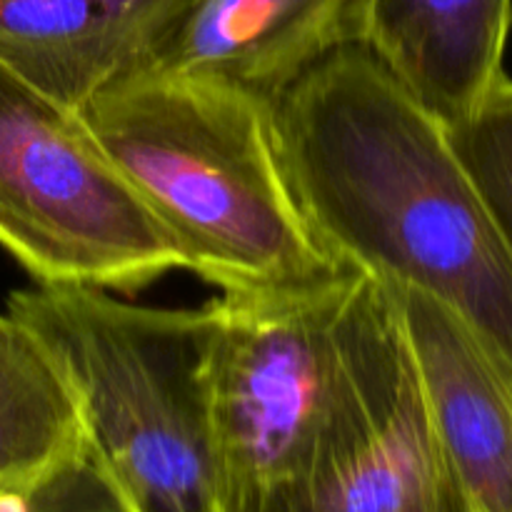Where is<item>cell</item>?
<instances>
[{
	"instance_id": "cell-9",
	"label": "cell",
	"mask_w": 512,
	"mask_h": 512,
	"mask_svg": "<svg viewBox=\"0 0 512 512\" xmlns=\"http://www.w3.org/2000/svg\"><path fill=\"white\" fill-rule=\"evenodd\" d=\"M365 0H198L153 65L213 75L275 103L338 50L363 45Z\"/></svg>"
},
{
	"instance_id": "cell-12",
	"label": "cell",
	"mask_w": 512,
	"mask_h": 512,
	"mask_svg": "<svg viewBox=\"0 0 512 512\" xmlns=\"http://www.w3.org/2000/svg\"><path fill=\"white\" fill-rule=\"evenodd\" d=\"M448 135L512 253V78L503 75L480 108L448 128Z\"/></svg>"
},
{
	"instance_id": "cell-13",
	"label": "cell",
	"mask_w": 512,
	"mask_h": 512,
	"mask_svg": "<svg viewBox=\"0 0 512 512\" xmlns=\"http://www.w3.org/2000/svg\"><path fill=\"white\" fill-rule=\"evenodd\" d=\"M0 512H33L30 488H0Z\"/></svg>"
},
{
	"instance_id": "cell-2",
	"label": "cell",
	"mask_w": 512,
	"mask_h": 512,
	"mask_svg": "<svg viewBox=\"0 0 512 512\" xmlns=\"http://www.w3.org/2000/svg\"><path fill=\"white\" fill-rule=\"evenodd\" d=\"M78 113L185 270L223 295L305 288L348 270L295 200L268 100L213 75L148 65Z\"/></svg>"
},
{
	"instance_id": "cell-6",
	"label": "cell",
	"mask_w": 512,
	"mask_h": 512,
	"mask_svg": "<svg viewBox=\"0 0 512 512\" xmlns=\"http://www.w3.org/2000/svg\"><path fill=\"white\" fill-rule=\"evenodd\" d=\"M283 512H475L430 413L398 308L368 275L348 395Z\"/></svg>"
},
{
	"instance_id": "cell-3",
	"label": "cell",
	"mask_w": 512,
	"mask_h": 512,
	"mask_svg": "<svg viewBox=\"0 0 512 512\" xmlns=\"http://www.w3.org/2000/svg\"><path fill=\"white\" fill-rule=\"evenodd\" d=\"M8 313L58 363L90 458L123 512H218L210 443L213 300L148 308L83 285L15 290Z\"/></svg>"
},
{
	"instance_id": "cell-10",
	"label": "cell",
	"mask_w": 512,
	"mask_h": 512,
	"mask_svg": "<svg viewBox=\"0 0 512 512\" xmlns=\"http://www.w3.org/2000/svg\"><path fill=\"white\" fill-rule=\"evenodd\" d=\"M512 0H365L363 48L445 128L503 78Z\"/></svg>"
},
{
	"instance_id": "cell-1",
	"label": "cell",
	"mask_w": 512,
	"mask_h": 512,
	"mask_svg": "<svg viewBox=\"0 0 512 512\" xmlns=\"http://www.w3.org/2000/svg\"><path fill=\"white\" fill-rule=\"evenodd\" d=\"M273 125L330 258L440 303L512 368V253L448 128L363 45L290 85Z\"/></svg>"
},
{
	"instance_id": "cell-5",
	"label": "cell",
	"mask_w": 512,
	"mask_h": 512,
	"mask_svg": "<svg viewBox=\"0 0 512 512\" xmlns=\"http://www.w3.org/2000/svg\"><path fill=\"white\" fill-rule=\"evenodd\" d=\"M0 248L43 285L135 293L185 260L83 115L0 60Z\"/></svg>"
},
{
	"instance_id": "cell-8",
	"label": "cell",
	"mask_w": 512,
	"mask_h": 512,
	"mask_svg": "<svg viewBox=\"0 0 512 512\" xmlns=\"http://www.w3.org/2000/svg\"><path fill=\"white\" fill-rule=\"evenodd\" d=\"M198 0H0V60L65 108L155 63Z\"/></svg>"
},
{
	"instance_id": "cell-4",
	"label": "cell",
	"mask_w": 512,
	"mask_h": 512,
	"mask_svg": "<svg viewBox=\"0 0 512 512\" xmlns=\"http://www.w3.org/2000/svg\"><path fill=\"white\" fill-rule=\"evenodd\" d=\"M365 275L213 300L210 443L218 512H283L308 478L353 378Z\"/></svg>"
},
{
	"instance_id": "cell-7",
	"label": "cell",
	"mask_w": 512,
	"mask_h": 512,
	"mask_svg": "<svg viewBox=\"0 0 512 512\" xmlns=\"http://www.w3.org/2000/svg\"><path fill=\"white\" fill-rule=\"evenodd\" d=\"M383 288L398 308L430 413L475 512H512V368L440 303L408 288Z\"/></svg>"
},
{
	"instance_id": "cell-11",
	"label": "cell",
	"mask_w": 512,
	"mask_h": 512,
	"mask_svg": "<svg viewBox=\"0 0 512 512\" xmlns=\"http://www.w3.org/2000/svg\"><path fill=\"white\" fill-rule=\"evenodd\" d=\"M90 458L78 403L45 345L0 313V488H33Z\"/></svg>"
}]
</instances>
